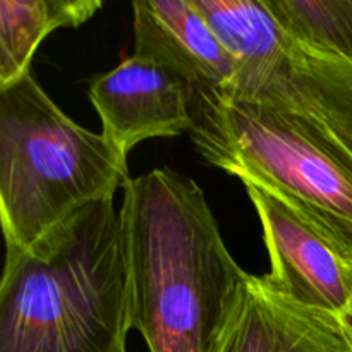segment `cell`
I'll list each match as a JSON object with an SVG mask.
<instances>
[{"label": "cell", "mask_w": 352, "mask_h": 352, "mask_svg": "<svg viewBox=\"0 0 352 352\" xmlns=\"http://www.w3.org/2000/svg\"><path fill=\"white\" fill-rule=\"evenodd\" d=\"M119 213L133 330L150 352H215L250 274L227 250L203 189L155 168L126 182Z\"/></svg>", "instance_id": "1"}, {"label": "cell", "mask_w": 352, "mask_h": 352, "mask_svg": "<svg viewBox=\"0 0 352 352\" xmlns=\"http://www.w3.org/2000/svg\"><path fill=\"white\" fill-rule=\"evenodd\" d=\"M131 284L113 196L6 251L0 352H127Z\"/></svg>", "instance_id": "2"}, {"label": "cell", "mask_w": 352, "mask_h": 352, "mask_svg": "<svg viewBox=\"0 0 352 352\" xmlns=\"http://www.w3.org/2000/svg\"><path fill=\"white\" fill-rule=\"evenodd\" d=\"M189 134L205 162L277 196L352 261V144L285 82L258 98L195 88Z\"/></svg>", "instance_id": "3"}, {"label": "cell", "mask_w": 352, "mask_h": 352, "mask_svg": "<svg viewBox=\"0 0 352 352\" xmlns=\"http://www.w3.org/2000/svg\"><path fill=\"white\" fill-rule=\"evenodd\" d=\"M102 133L65 116L31 72L0 88V215L6 251L28 250L129 181Z\"/></svg>", "instance_id": "4"}, {"label": "cell", "mask_w": 352, "mask_h": 352, "mask_svg": "<svg viewBox=\"0 0 352 352\" xmlns=\"http://www.w3.org/2000/svg\"><path fill=\"white\" fill-rule=\"evenodd\" d=\"M263 227L270 256L268 284L306 308L347 318L352 278L344 260L311 226L272 192L244 182Z\"/></svg>", "instance_id": "5"}, {"label": "cell", "mask_w": 352, "mask_h": 352, "mask_svg": "<svg viewBox=\"0 0 352 352\" xmlns=\"http://www.w3.org/2000/svg\"><path fill=\"white\" fill-rule=\"evenodd\" d=\"M102 134L124 155L153 138H175L192 127L195 86L153 60L133 57L89 85Z\"/></svg>", "instance_id": "6"}, {"label": "cell", "mask_w": 352, "mask_h": 352, "mask_svg": "<svg viewBox=\"0 0 352 352\" xmlns=\"http://www.w3.org/2000/svg\"><path fill=\"white\" fill-rule=\"evenodd\" d=\"M215 352H352L346 320L306 308L250 275Z\"/></svg>", "instance_id": "7"}, {"label": "cell", "mask_w": 352, "mask_h": 352, "mask_svg": "<svg viewBox=\"0 0 352 352\" xmlns=\"http://www.w3.org/2000/svg\"><path fill=\"white\" fill-rule=\"evenodd\" d=\"M134 54L175 72L195 88L227 89L236 64L191 0L133 3Z\"/></svg>", "instance_id": "8"}, {"label": "cell", "mask_w": 352, "mask_h": 352, "mask_svg": "<svg viewBox=\"0 0 352 352\" xmlns=\"http://www.w3.org/2000/svg\"><path fill=\"white\" fill-rule=\"evenodd\" d=\"M191 2L236 64V79L222 91L258 98L291 78L292 40L265 0Z\"/></svg>", "instance_id": "9"}, {"label": "cell", "mask_w": 352, "mask_h": 352, "mask_svg": "<svg viewBox=\"0 0 352 352\" xmlns=\"http://www.w3.org/2000/svg\"><path fill=\"white\" fill-rule=\"evenodd\" d=\"M100 0H0V88L28 74L34 52L58 28H78Z\"/></svg>", "instance_id": "10"}, {"label": "cell", "mask_w": 352, "mask_h": 352, "mask_svg": "<svg viewBox=\"0 0 352 352\" xmlns=\"http://www.w3.org/2000/svg\"><path fill=\"white\" fill-rule=\"evenodd\" d=\"M294 47L352 65V0H265Z\"/></svg>", "instance_id": "11"}, {"label": "cell", "mask_w": 352, "mask_h": 352, "mask_svg": "<svg viewBox=\"0 0 352 352\" xmlns=\"http://www.w3.org/2000/svg\"><path fill=\"white\" fill-rule=\"evenodd\" d=\"M285 88L352 144V65L313 57L294 47Z\"/></svg>", "instance_id": "12"}, {"label": "cell", "mask_w": 352, "mask_h": 352, "mask_svg": "<svg viewBox=\"0 0 352 352\" xmlns=\"http://www.w3.org/2000/svg\"><path fill=\"white\" fill-rule=\"evenodd\" d=\"M347 268H349V274H351V278H352V261H347ZM344 320H346V330H347V333H349V337L352 340V313L349 316H347V318H344Z\"/></svg>", "instance_id": "13"}]
</instances>
